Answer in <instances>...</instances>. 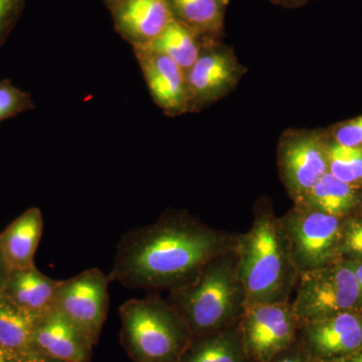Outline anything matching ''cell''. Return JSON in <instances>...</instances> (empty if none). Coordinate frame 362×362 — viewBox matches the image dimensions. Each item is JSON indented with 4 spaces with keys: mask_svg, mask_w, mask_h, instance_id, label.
<instances>
[{
    "mask_svg": "<svg viewBox=\"0 0 362 362\" xmlns=\"http://www.w3.org/2000/svg\"><path fill=\"white\" fill-rule=\"evenodd\" d=\"M93 345L56 308L37 319L33 349L37 356L64 362H90Z\"/></svg>",
    "mask_w": 362,
    "mask_h": 362,
    "instance_id": "cell-14",
    "label": "cell"
},
{
    "mask_svg": "<svg viewBox=\"0 0 362 362\" xmlns=\"http://www.w3.org/2000/svg\"><path fill=\"white\" fill-rule=\"evenodd\" d=\"M44 218L37 207L26 209L0 233V249L11 270L35 267Z\"/></svg>",
    "mask_w": 362,
    "mask_h": 362,
    "instance_id": "cell-16",
    "label": "cell"
},
{
    "mask_svg": "<svg viewBox=\"0 0 362 362\" xmlns=\"http://www.w3.org/2000/svg\"><path fill=\"white\" fill-rule=\"evenodd\" d=\"M152 99L169 116L188 112L187 73L173 59L150 47H135Z\"/></svg>",
    "mask_w": 362,
    "mask_h": 362,
    "instance_id": "cell-12",
    "label": "cell"
},
{
    "mask_svg": "<svg viewBox=\"0 0 362 362\" xmlns=\"http://www.w3.org/2000/svg\"><path fill=\"white\" fill-rule=\"evenodd\" d=\"M61 281L47 277L35 267L11 270L2 295L35 318L54 309Z\"/></svg>",
    "mask_w": 362,
    "mask_h": 362,
    "instance_id": "cell-15",
    "label": "cell"
},
{
    "mask_svg": "<svg viewBox=\"0 0 362 362\" xmlns=\"http://www.w3.org/2000/svg\"><path fill=\"white\" fill-rule=\"evenodd\" d=\"M326 362H362V349L354 352V354H349V356L342 357V358Z\"/></svg>",
    "mask_w": 362,
    "mask_h": 362,
    "instance_id": "cell-32",
    "label": "cell"
},
{
    "mask_svg": "<svg viewBox=\"0 0 362 362\" xmlns=\"http://www.w3.org/2000/svg\"><path fill=\"white\" fill-rule=\"evenodd\" d=\"M291 349L292 347L271 362H314L301 349L296 351H293Z\"/></svg>",
    "mask_w": 362,
    "mask_h": 362,
    "instance_id": "cell-27",
    "label": "cell"
},
{
    "mask_svg": "<svg viewBox=\"0 0 362 362\" xmlns=\"http://www.w3.org/2000/svg\"><path fill=\"white\" fill-rule=\"evenodd\" d=\"M32 361H28V359L23 358V357L0 346V362H30Z\"/></svg>",
    "mask_w": 362,
    "mask_h": 362,
    "instance_id": "cell-29",
    "label": "cell"
},
{
    "mask_svg": "<svg viewBox=\"0 0 362 362\" xmlns=\"http://www.w3.org/2000/svg\"><path fill=\"white\" fill-rule=\"evenodd\" d=\"M361 211H362V204H361Z\"/></svg>",
    "mask_w": 362,
    "mask_h": 362,
    "instance_id": "cell-35",
    "label": "cell"
},
{
    "mask_svg": "<svg viewBox=\"0 0 362 362\" xmlns=\"http://www.w3.org/2000/svg\"><path fill=\"white\" fill-rule=\"evenodd\" d=\"M301 349L312 361L342 358L362 349V313L346 312L302 324Z\"/></svg>",
    "mask_w": 362,
    "mask_h": 362,
    "instance_id": "cell-11",
    "label": "cell"
},
{
    "mask_svg": "<svg viewBox=\"0 0 362 362\" xmlns=\"http://www.w3.org/2000/svg\"><path fill=\"white\" fill-rule=\"evenodd\" d=\"M280 220L299 273L317 270L340 259V233L343 220L295 206Z\"/></svg>",
    "mask_w": 362,
    "mask_h": 362,
    "instance_id": "cell-6",
    "label": "cell"
},
{
    "mask_svg": "<svg viewBox=\"0 0 362 362\" xmlns=\"http://www.w3.org/2000/svg\"><path fill=\"white\" fill-rule=\"evenodd\" d=\"M295 204L343 220L361 209L362 188L327 173L306 194L295 199Z\"/></svg>",
    "mask_w": 362,
    "mask_h": 362,
    "instance_id": "cell-17",
    "label": "cell"
},
{
    "mask_svg": "<svg viewBox=\"0 0 362 362\" xmlns=\"http://www.w3.org/2000/svg\"><path fill=\"white\" fill-rule=\"evenodd\" d=\"M235 57L214 40H204L201 54L187 73L188 112L201 110L225 96L239 80Z\"/></svg>",
    "mask_w": 362,
    "mask_h": 362,
    "instance_id": "cell-10",
    "label": "cell"
},
{
    "mask_svg": "<svg viewBox=\"0 0 362 362\" xmlns=\"http://www.w3.org/2000/svg\"><path fill=\"white\" fill-rule=\"evenodd\" d=\"M37 321L0 294V346L32 361L37 356L33 349Z\"/></svg>",
    "mask_w": 362,
    "mask_h": 362,
    "instance_id": "cell-19",
    "label": "cell"
},
{
    "mask_svg": "<svg viewBox=\"0 0 362 362\" xmlns=\"http://www.w3.org/2000/svg\"><path fill=\"white\" fill-rule=\"evenodd\" d=\"M269 1L280 6L287 7V8H294V7L304 6L309 0H269Z\"/></svg>",
    "mask_w": 362,
    "mask_h": 362,
    "instance_id": "cell-30",
    "label": "cell"
},
{
    "mask_svg": "<svg viewBox=\"0 0 362 362\" xmlns=\"http://www.w3.org/2000/svg\"><path fill=\"white\" fill-rule=\"evenodd\" d=\"M293 310L299 321L313 322L346 312L362 313L356 274L345 259L298 276Z\"/></svg>",
    "mask_w": 362,
    "mask_h": 362,
    "instance_id": "cell-5",
    "label": "cell"
},
{
    "mask_svg": "<svg viewBox=\"0 0 362 362\" xmlns=\"http://www.w3.org/2000/svg\"><path fill=\"white\" fill-rule=\"evenodd\" d=\"M11 271V267L7 264L6 259L4 258V254H2L1 249H0V294H2V291H4V286L6 284Z\"/></svg>",
    "mask_w": 362,
    "mask_h": 362,
    "instance_id": "cell-28",
    "label": "cell"
},
{
    "mask_svg": "<svg viewBox=\"0 0 362 362\" xmlns=\"http://www.w3.org/2000/svg\"><path fill=\"white\" fill-rule=\"evenodd\" d=\"M35 108L30 93L16 87L8 78L0 82V123Z\"/></svg>",
    "mask_w": 362,
    "mask_h": 362,
    "instance_id": "cell-23",
    "label": "cell"
},
{
    "mask_svg": "<svg viewBox=\"0 0 362 362\" xmlns=\"http://www.w3.org/2000/svg\"><path fill=\"white\" fill-rule=\"evenodd\" d=\"M238 326L251 362H271L294 346L300 330L289 301L247 305Z\"/></svg>",
    "mask_w": 362,
    "mask_h": 362,
    "instance_id": "cell-7",
    "label": "cell"
},
{
    "mask_svg": "<svg viewBox=\"0 0 362 362\" xmlns=\"http://www.w3.org/2000/svg\"><path fill=\"white\" fill-rule=\"evenodd\" d=\"M105 4L109 9H113L114 7L119 6V4H123V2L128 1V0H103Z\"/></svg>",
    "mask_w": 362,
    "mask_h": 362,
    "instance_id": "cell-33",
    "label": "cell"
},
{
    "mask_svg": "<svg viewBox=\"0 0 362 362\" xmlns=\"http://www.w3.org/2000/svg\"><path fill=\"white\" fill-rule=\"evenodd\" d=\"M235 244L187 214L168 213L152 225L124 233L109 279L130 289L173 291L192 282L209 261Z\"/></svg>",
    "mask_w": 362,
    "mask_h": 362,
    "instance_id": "cell-1",
    "label": "cell"
},
{
    "mask_svg": "<svg viewBox=\"0 0 362 362\" xmlns=\"http://www.w3.org/2000/svg\"><path fill=\"white\" fill-rule=\"evenodd\" d=\"M330 137L344 146L362 148V115L337 124Z\"/></svg>",
    "mask_w": 362,
    "mask_h": 362,
    "instance_id": "cell-25",
    "label": "cell"
},
{
    "mask_svg": "<svg viewBox=\"0 0 362 362\" xmlns=\"http://www.w3.org/2000/svg\"><path fill=\"white\" fill-rule=\"evenodd\" d=\"M338 252L340 259L362 262V214L343 220Z\"/></svg>",
    "mask_w": 362,
    "mask_h": 362,
    "instance_id": "cell-24",
    "label": "cell"
},
{
    "mask_svg": "<svg viewBox=\"0 0 362 362\" xmlns=\"http://www.w3.org/2000/svg\"><path fill=\"white\" fill-rule=\"evenodd\" d=\"M110 11L117 33L133 49L151 45L175 20L169 0H128Z\"/></svg>",
    "mask_w": 362,
    "mask_h": 362,
    "instance_id": "cell-13",
    "label": "cell"
},
{
    "mask_svg": "<svg viewBox=\"0 0 362 362\" xmlns=\"http://www.w3.org/2000/svg\"><path fill=\"white\" fill-rule=\"evenodd\" d=\"M30 362H64V361H56V359L49 358V357L39 356L35 357V358L33 359V361Z\"/></svg>",
    "mask_w": 362,
    "mask_h": 362,
    "instance_id": "cell-34",
    "label": "cell"
},
{
    "mask_svg": "<svg viewBox=\"0 0 362 362\" xmlns=\"http://www.w3.org/2000/svg\"><path fill=\"white\" fill-rule=\"evenodd\" d=\"M170 303L194 337L238 325L246 296L238 278L235 247L209 261L192 282L170 291Z\"/></svg>",
    "mask_w": 362,
    "mask_h": 362,
    "instance_id": "cell-3",
    "label": "cell"
},
{
    "mask_svg": "<svg viewBox=\"0 0 362 362\" xmlns=\"http://www.w3.org/2000/svg\"><path fill=\"white\" fill-rule=\"evenodd\" d=\"M237 274L246 305L289 301L299 276L280 220L265 213L235 240Z\"/></svg>",
    "mask_w": 362,
    "mask_h": 362,
    "instance_id": "cell-2",
    "label": "cell"
},
{
    "mask_svg": "<svg viewBox=\"0 0 362 362\" xmlns=\"http://www.w3.org/2000/svg\"><path fill=\"white\" fill-rule=\"evenodd\" d=\"M346 261V259H345ZM357 279V283H358L359 291H361V299H362V262H352L347 261Z\"/></svg>",
    "mask_w": 362,
    "mask_h": 362,
    "instance_id": "cell-31",
    "label": "cell"
},
{
    "mask_svg": "<svg viewBox=\"0 0 362 362\" xmlns=\"http://www.w3.org/2000/svg\"><path fill=\"white\" fill-rule=\"evenodd\" d=\"M110 279L98 268L61 281L54 308L78 328L94 346L106 321Z\"/></svg>",
    "mask_w": 362,
    "mask_h": 362,
    "instance_id": "cell-8",
    "label": "cell"
},
{
    "mask_svg": "<svg viewBox=\"0 0 362 362\" xmlns=\"http://www.w3.org/2000/svg\"><path fill=\"white\" fill-rule=\"evenodd\" d=\"M177 362H251L245 351L239 326L192 337Z\"/></svg>",
    "mask_w": 362,
    "mask_h": 362,
    "instance_id": "cell-18",
    "label": "cell"
},
{
    "mask_svg": "<svg viewBox=\"0 0 362 362\" xmlns=\"http://www.w3.org/2000/svg\"><path fill=\"white\" fill-rule=\"evenodd\" d=\"M119 313L124 345L135 362H177L194 337L173 305L159 298L129 300Z\"/></svg>",
    "mask_w": 362,
    "mask_h": 362,
    "instance_id": "cell-4",
    "label": "cell"
},
{
    "mask_svg": "<svg viewBox=\"0 0 362 362\" xmlns=\"http://www.w3.org/2000/svg\"><path fill=\"white\" fill-rule=\"evenodd\" d=\"M327 161L328 173L343 182L362 188V148L344 146L329 136Z\"/></svg>",
    "mask_w": 362,
    "mask_h": 362,
    "instance_id": "cell-22",
    "label": "cell"
},
{
    "mask_svg": "<svg viewBox=\"0 0 362 362\" xmlns=\"http://www.w3.org/2000/svg\"><path fill=\"white\" fill-rule=\"evenodd\" d=\"M176 21L202 40H216L223 30L225 0H169Z\"/></svg>",
    "mask_w": 362,
    "mask_h": 362,
    "instance_id": "cell-20",
    "label": "cell"
},
{
    "mask_svg": "<svg viewBox=\"0 0 362 362\" xmlns=\"http://www.w3.org/2000/svg\"><path fill=\"white\" fill-rule=\"evenodd\" d=\"M328 139L322 133L304 132L288 136L281 143V175L294 201L328 173Z\"/></svg>",
    "mask_w": 362,
    "mask_h": 362,
    "instance_id": "cell-9",
    "label": "cell"
},
{
    "mask_svg": "<svg viewBox=\"0 0 362 362\" xmlns=\"http://www.w3.org/2000/svg\"><path fill=\"white\" fill-rule=\"evenodd\" d=\"M25 0H0V47L20 20Z\"/></svg>",
    "mask_w": 362,
    "mask_h": 362,
    "instance_id": "cell-26",
    "label": "cell"
},
{
    "mask_svg": "<svg viewBox=\"0 0 362 362\" xmlns=\"http://www.w3.org/2000/svg\"><path fill=\"white\" fill-rule=\"evenodd\" d=\"M202 44L204 40L199 35L187 25L175 20L146 47L166 54L187 73L199 58Z\"/></svg>",
    "mask_w": 362,
    "mask_h": 362,
    "instance_id": "cell-21",
    "label": "cell"
}]
</instances>
